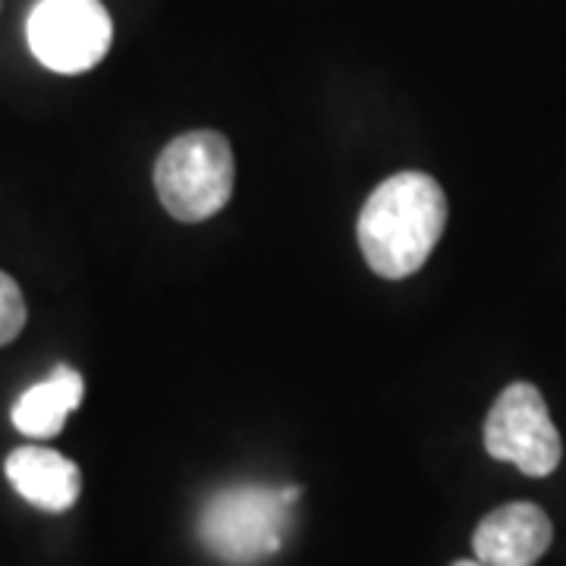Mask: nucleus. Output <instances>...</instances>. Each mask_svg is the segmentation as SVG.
<instances>
[{"mask_svg":"<svg viewBox=\"0 0 566 566\" xmlns=\"http://www.w3.org/2000/svg\"><path fill=\"white\" fill-rule=\"evenodd\" d=\"M447 227L441 182L422 170H403L371 189L359 211V249L385 281L416 274L434 252Z\"/></svg>","mask_w":566,"mask_h":566,"instance_id":"1","label":"nucleus"},{"mask_svg":"<svg viewBox=\"0 0 566 566\" xmlns=\"http://www.w3.org/2000/svg\"><path fill=\"white\" fill-rule=\"evenodd\" d=\"M233 151L221 133H182L164 145L155 161L158 199L177 221L214 218L233 192Z\"/></svg>","mask_w":566,"mask_h":566,"instance_id":"2","label":"nucleus"},{"mask_svg":"<svg viewBox=\"0 0 566 566\" xmlns=\"http://www.w3.org/2000/svg\"><path fill=\"white\" fill-rule=\"evenodd\" d=\"M290 501L264 485H237L214 494L199 516L202 545L233 566L277 554L290 526Z\"/></svg>","mask_w":566,"mask_h":566,"instance_id":"3","label":"nucleus"},{"mask_svg":"<svg viewBox=\"0 0 566 566\" xmlns=\"http://www.w3.org/2000/svg\"><path fill=\"white\" fill-rule=\"evenodd\" d=\"M485 450L494 460L513 463L532 479H545L560 465V431L551 422L538 387L516 381L501 390V397L488 412Z\"/></svg>","mask_w":566,"mask_h":566,"instance_id":"4","label":"nucleus"},{"mask_svg":"<svg viewBox=\"0 0 566 566\" xmlns=\"http://www.w3.org/2000/svg\"><path fill=\"white\" fill-rule=\"evenodd\" d=\"M25 32L41 66L63 76L98 66L114 39L102 0H39L29 13Z\"/></svg>","mask_w":566,"mask_h":566,"instance_id":"5","label":"nucleus"},{"mask_svg":"<svg viewBox=\"0 0 566 566\" xmlns=\"http://www.w3.org/2000/svg\"><path fill=\"white\" fill-rule=\"evenodd\" d=\"M554 526L538 504H506L488 513L472 535L475 560L485 566H532L545 557Z\"/></svg>","mask_w":566,"mask_h":566,"instance_id":"6","label":"nucleus"},{"mask_svg":"<svg viewBox=\"0 0 566 566\" xmlns=\"http://www.w3.org/2000/svg\"><path fill=\"white\" fill-rule=\"evenodd\" d=\"M3 472H7L10 485L22 501H29L44 513H66L80 501V465L66 460L57 450H51V447H17L7 457Z\"/></svg>","mask_w":566,"mask_h":566,"instance_id":"7","label":"nucleus"},{"mask_svg":"<svg viewBox=\"0 0 566 566\" xmlns=\"http://www.w3.org/2000/svg\"><path fill=\"white\" fill-rule=\"evenodd\" d=\"M85 397V381L76 368L57 365L51 378L32 385L13 406V424L25 438H54L73 409H80Z\"/></svg>","mask_w":566,"mask_h":566,"instance_id":"8","label":"nucleus"},{"mask_svg":"<svg viewBox=\"0 0 566 566\" xmlns=\"http://www.w3.org/2000/svg\"><path fill=\"white\" fill-rule=\"evenodd\" d=\"M25 300L20 283L0 271V346L13 344L25 327Z\"/></svg>","mask_w":566,"mask_h":566,"instance_id":"9","label":"nucleus"},{"mask_svg":"<svg viewBox=\"0 0 566 566\" xmlns=\"http://www.w3.org/2000/svg\"><path fill=\"white\" fill-rule=\"evenodd\" d=\"M453 566H485V564H482V560H457Z\"/></svg>","mask_w":566,"mask_h":566,"instance_id":"10","label":"nucleus"}]
</instances>
